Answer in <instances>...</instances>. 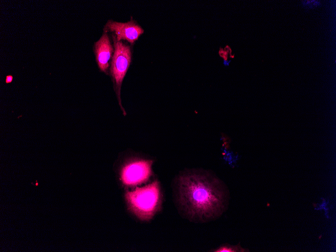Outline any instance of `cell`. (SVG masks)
Listing matches in <instances>:
<instances>
[{
    "instance_id": "cell-1",
    "label": "cell",
    "mask_w": 336,
    "mask_h": 252,
    "mask_svg": "<svg viewBox=\"0 0 336 252\" xmlns=\"http://www.w3.org/2000/svg\"><path fill=\"white\" fill-rule=\"evenodd\" d=\"M173 200L180 215L196 223L213 221L228 209L227 186L212 173L201 169L181 172L172 185Z\"/></svg>"
},
{
    "instance_id": "cell-2",
    "label": "cell",
    "mask_w": 336,
    "mask_h": 252,
    "mask_svg": "<svg viewBox=\"0 0 336 252\" xmlns=\"http://www.w3.org/2000/svg\"><path fill=\"white\" fill-rule=\"evenodd\" d=\"M124 198L128 212L141 221L151 220L160 211L162 194L159 182H152L125 190Z\"/></svg>"
},
{
    "instance_id": "cell-8",
    "label": "cell",
    "mask_w": 336,
    "mask_h": 252,
    "mask_svg": "<svg viewBox=\"0 0 336 252\" xmlns=\"http://www.w3.org/2000/svg\"><path fill=\"white\" fill-rule=\"evenodd\" d=\"M218 53L219 56L224 59V61H226L228 57V53L222 48H220Z\"/></svg>"
},
{
    "instance_id": "cell-3",
    "label": "cell",
    "mask_w": 336,
    "mask_h": 252,
    "mask_svg": "<svg viewBox=\"0 0 336 252\" xmlns=\"http://www.w3.org/2000/svg\"><path fill=\"white\" fill-rule=\"evenodd\" d=\"M153 162L152 159L140 156L126 158L117 169L120 185L125 190L147 183L152 176Z\"/></svg>"
},
{
    "instance_id": "cell-9",
    "label": "cell",
    "mask_w": 336,
    "mask_h": 252,
    "mask_svg": "<svg viewBox=\"0 0 336 252\" xmlns=\"http://www.w3.org/2000/svg\"><path fill=\"white\" fill-rule=\"evenodd\" d=\"M224 49L227 52H228L229 55L232 54H231L232 50H231V48H230V47L228 45H226Z\"/></svg>"
},
{
    "instance_id": "cell-4",
    "label": "cell",
    "mask_w": 336,
    "mask_h": 252,
    "mask_svg": "<svg viewBox=\"0 0 336 252\" xmlns=\"http://www.w3.org/2000/svg\"><path fill=\"white\" fill-rule=\"evenodd\" d=\"M111 38L114 53L111 61L109 75L111 77L119 105L123 114L125 115L126 113L122 104L121 90L123 80L131 63L132 46L124 41H117L112 36Z\"/></svg>"
},
{
    "instance_id": "cell-6",
    "label": "cell",
    "mask_w": 336,
    "mask_h": 252,
    "mask_svg": "<svg viewBox=\"0 0 336 252\" xmlns=\"http://www.w3.org/2000/svg\"><path fill=\"white\" fill-rule=\"evenodd\" d=\"M113 41L109 33L104 32L95 42L93 49L95 61L100 71L109 74L111 61L114 53Z\"/></svg>"
},
{
    "instance_id": "cell-10",
    "label": "cell",
    "mask_w": 336,
    "mask_h": 252,
    "mask_svg": "<svg viewBox=\"0 0 336 252\" xmlns=\"http://www.w3.org/2000/svg\"><path fill=\"white\" fill-rule=\"evenodd\" d=\"M12 78H13L12 76L11 75L8 76L6 78V82L7 83L11 82L12 80Z\"/></svg>"
},
{
    "instance_id": "cell-7",
    "label": "cell",
    "mask_w": 336,
    "mask_h": 252,
    "mask_svg": "<svg viewBox=\"0 0 336 252\" xmlns=\"http://www.w3.org/2000/svg\"><path fill=\"white\" fill-rule=\"evenodd\" d=\"M215 252H245L249 251L247 249L242 247L240 244L231 245L228 243H223L216 249L213 250Z\"/></svg>"
},
{
    "instance_id": "cell-5",
    "label": "cell",
    "mask_w": 336,
    "mask_h": 252,
    "mask_svg": "<svg viewBox=\"0 0 336 252\" xmlns=\"http://www.w3.org/2000/svg\"><path fill=\"white\" fill-rule=\"evenodd\" d=\"M103 31L109 33L117 41H125L132 46L144 30L131 18L126 22L108 20L104 26Z\"/></svg>"
}]
</instances>
